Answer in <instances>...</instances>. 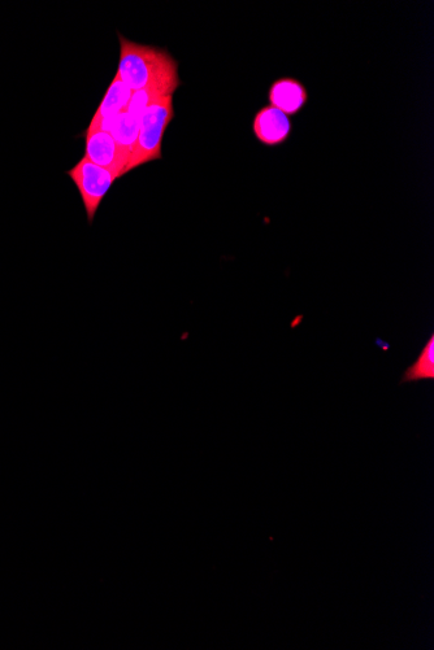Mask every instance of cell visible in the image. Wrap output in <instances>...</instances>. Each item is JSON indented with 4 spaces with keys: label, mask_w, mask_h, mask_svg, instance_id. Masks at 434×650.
I'll return each instance as SVG.
<instances>
[{
    "label": "cell",
    "mask_w": 434,
    "mask_h": 650,
    "mask_svg": "<svg viewBox=\"0 0 434 650\" xmlns=\"http://www.w3.org/2000/svg\"><path fill=\"white\" fill-rule=\"evenodd\" d=\"M101 129L110 133L112 138L124 150L132 154L133 148L136 146L138 133H140V124L127 111L121 112L114 119L104 122Z\"/></svg>",
    "instance_id": "8"
},
{
    "label": "cell",
    "mask_w": 434,
    "mask_h": 650,
    "mask_svg": "<svg viewBox=\"0 0 434 650\" xmlns=\"http://www.w3.org/2000/svg\"><path fill=\"white\" fill-rule=\"evenodd\" d=\"M75 183L78 193H80L82 203H84L88 222L94 221L99 207L106 198L112 185L119 180L114 172L99 165L91 163L88 157L84 156L77 165L67 172Z\"/></svg>",
    "instance_id": "3"
},
{
    "label": "cell",
    "mask_w": 434,
    "mask_h": 650,
    "mask_svg": "<svg viewBox=\"0 0 434 650\" xmlns=\"http://www.w3.org/2000/svg\"><path fill=\"white\" fill-rule=\"evenodd\" d=\"M173 119H175L173 95L159 99L145 109L141 116L140 133L132 157L125 168V174L151 161L162 160L164 133Z\"/></svg>",
    "instance_id": "2"
},
{
    "label": "cell",
    "mask_w": 434,
    "mask_h": 650,
    "mask_svg": "<svg viewBox=\"0 0 434 650\" xmlns=\"http://www.w3.org/2000/svg\"><path fill=\"white\" fill-rule=\"evenodd\" d=\"M267 98L269 106L279 109L286 116H297L307 106L308 91L297 78L281 77L269 86Z\"/></svg>",
    "instance_id": "6"
},
{
    "label": "cell",
    "mask_w": 434,
    "mask_h": 650,
    "mask_svg": "<svg viewBox=\"0 0 434 650\" xmlns=\"http://www.w3.org/2000/svg\"><path fill=\"white\" fill-rule=\"evenodd\" d=\"M133 93L134 91L130 90L116 74L88 129H101L104 122L110 121L120 115L121 112L127 111Z\"/></svg>",
    "instance_id": "7"
},
{
    "label": "cell",
    "mask_w": 434,
    "mask_h": 650,
    "mask_svg": "<svg viewBox=\"0 0 434 650\" xmlns=\"http://www.w3.org/2000/svg\"><path fill=\"white\" fill-rule=\"evenodd\" d=\"M433 381L434 379V335L425 344L418 359L406 370L402 382Z\"/></svg>",
    "instance_id": "10"
},
{
    "label": "cell",
    "mask_w": 434,
    "mask_h": 650,
    "mask_svg": "<svg viewBox=\"0 0 434 650\" xmlns=\"http://www.w3.org/2000/svg\"><path fill=\"white\" fill-rule=\"evenodd\" d=\"M253 133L256 141L267 147H279L289 141L293 122L279 109L266 106L255 113Z\"/></svg>",
    "instance_id": "5"
},
{
    "label": "cell",
    "mask_w": 434,
    "mask_h": 650,
    "mask_svg": "<svg viewBox=\"0 0 434 650\" xmlns=\"http://www.w3.org/2000/svg\"><path fill=\"white\" fill-rule=\"evenodd\" d=\"M120 63L117 76L132 91L160 84L181 85L179 63L168 50L140 45L119 34Z\"/></svg>",
    "instance_id": "1"
},
{
    "label": "cell",
    "mask_w": 434,
    "mask_h": 650,
    "mask_svg": "<svg viewBox=\"0 0 434 650\" xmlns=\"http://www.w3.org/2000/svg\"><path fill=\"white\" fill-rule=\"evenodd\" d=\"M181 85L177 84H160L146 87V89L134 91L132 99H130L127 112L134 120L140 124L142 113L145 109L159 99L169 97L176 93Z\"/></svg>",
    "instance_id": "9"
},
{
    "label": "cell",
    "mask_w": 434,
    "mask_h": 650,
    "mask_svg": "<svg viewBox=\"0 0 434 650\" xmlns=\"http://www.w3.org/2000/svg\"><path fill=\"white\" fill-rule=\"evenodd\" d=\"M86 154L91 163L114 172L117 177L125 176V168L132 154L119 145L108 132L102 129L86 130Z\"/></svg>",
    "instance_id": "4"
}]
</instances>
